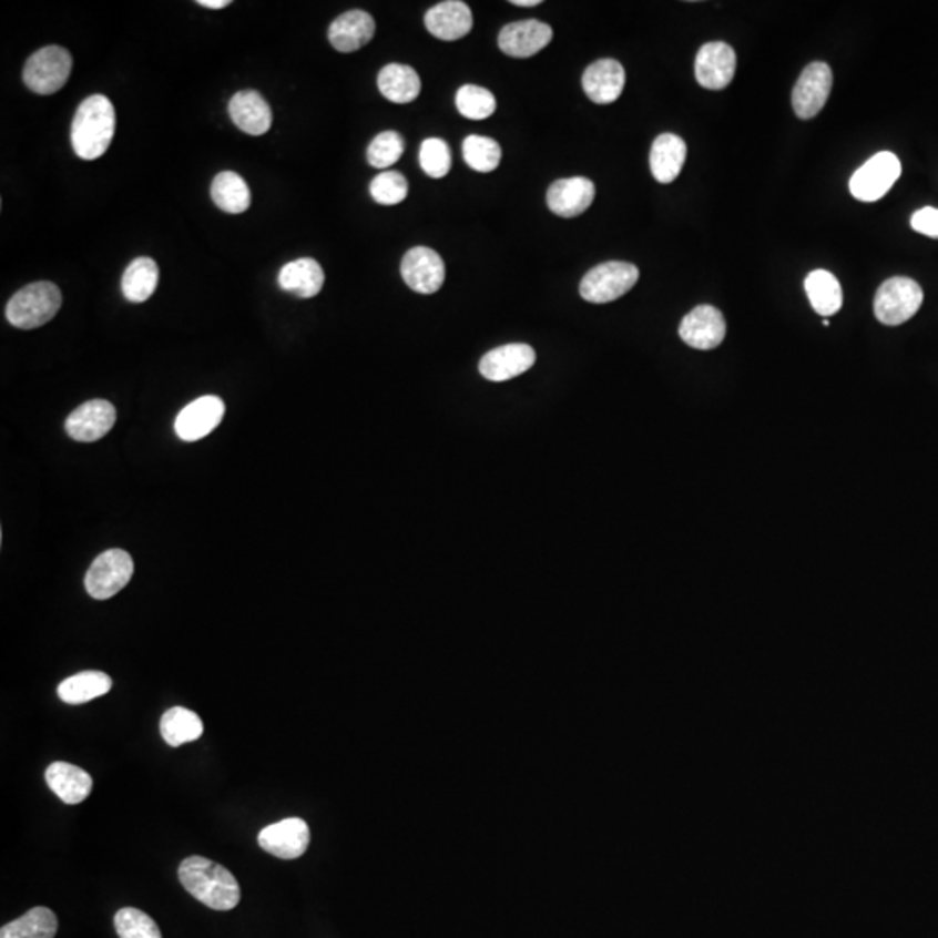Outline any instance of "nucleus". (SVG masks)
Masks as SVG:
<instances>
[{"instance_id":"obj_22","label":"nucleus","mask_w":938,"mask_h":938,"mask_svg":"<svg viewBox=\"0 0 938 938\" xmlns=\"http://www.w3.org/2000/svg\"><path fill=\"white\" fill-rule=\"evenodd\" d=\"M228 112L235 125L251 136H263L272 128V109L257 91H241L235 94L230 100Z\"/></svg>"},{"instance_id":"obj_16","label":"nucleus","mask_w":938,"mask_h":938,"mask_svg":"<svg viewBox=\"0 0 938 938\" xmlns=\"http://www.w3.org/2000/svg\"><path fill=\"white\" fill-rule=\"evenodd\" d=\"M553 41L550 24L538 20L514 21L499 33V48L511 58H530Z\"/></svg>"},{"instance_id":"obj_9","label":"nucleus","mask_w":938,"mask_h":938,"mask_svg":"<svg viewBox=\"0 0 938 938\" xmlns=\"http://www.w3.org/2000/svg\"><path fill=\"white\" fill-rule=\"evenodd\" d=\"M833 89V70L823 61L808 64L794 85L793 109L803 121L814 119L824 109Z\"/></svg>"},{"instance_id":"obj_2","label":"nucleus","mask_w":938,"mask_h":938,"mask_svg":"<svg viewBox=\"0 0 938 938\" xmlns=\"http://www.w3.org/2000/svg\"><path fill=\"white\" fill-rule=\"evenodd\" d=\"M115 134V110L103 94L82 101L72 122L73 152L82 161H96L106 153Z\"/></svg>"},{"instance_id":"obj_6","label":"nucleus","mask_w":938,"mask_h":938,"mask_svg":"<svg viewBox=\"0 0 938 938\" xmlns=\"http://www.w3.org/2000/svg\"><path fill=\"white\" fill-rule=\"evenodd\" d=\"M922 305V290L918 282L894 277L883 282L875 297V315L881 324L900 325L910 320Z\"/></svg>"},{"instance_id":"obj_3","label":"nucleus","mask_w":938,"mask_h":938,"mask_svg":"<svg viewBox=\"0 0 938 938\" xmlns=\"http://www.w3.org/2000/svg\"><path fill=\"white\" fill-rule=\"evenodd\" d=\"M60 289L52 282H35L18 290L6 306V318L17 329H37L60 312Z\"/></svg>"},{"instance_id":"obj_29","label":"nucleus","mask_w":938,"mask_h":938,"mask_svg":"<svg viewBox=\"0 0 938 938\" xmlns=\"http://www.w3.org/2000/svg\"><path fill=\"white\" fill-rule=\"evenodd\" d=\"M159 285V266L152 257H136L125 268L122 277V294L131 303H145Z\"/></svg>"},{"instance_id":"obj_12","label":"nucleus","mask_w":938,"mask_h":938,"mask_svg":"<svg viewBox=\"0 0 938 938\" xmlns=\"http://www.w3.org/2000/svg\"><path fill=\"white\" fill-rule=\"evenodd\" d=\"M225 416V404L220 397L205 395L193 400L177 414L174 429L177 437L185 441H197L213 434Z\"/></svg>"},{"instance_id":"obj_35","label":"nucleus","mask_w":938,"mask_h":938,"mask_svg":"<svg viewBox=\"0 0 938 938\" xmlns=\"http://www.w3.org/2000/svg\"><path fill=\"white\" fill-rule=\"evenodd\" d=\"M115 930L121 938H162L159 925L134 907H124L116 912Z\"/></svg>"},{"instance_id":"obj_27","label":"nucleus","mask_w":938,"mask_h":938,"mask_svg":"<svg viewBox=\"0 0 938 938\" xmlns=\"http://www.w3.org/2000/svg\"><path fill=\"white\" fill-rule=\"evenodd\" d=\"M112 689V677L101 671H82L67 677L58 686V695L67 704H85L101 695L109 694Z\"/></svg>"},{"instance_id":"obj_8","label":"nucleus","mask_w":938,"mask_h":938,"mask_svg":"<svg viewBox=\"0 0 938 938\" xmlns=\"http://www.w3.org/2000/svg\"><path fill=\"white\" fill-rule=\"evenodd\" d=\"M900 173H903V165L895 153H876L852 176V195L860 202L879 201L890 192L895 181L900 177Z\"/></svg>"},{"instance_id":"obj_11","label":"nucleus","mask_w":938,"mask_h":938,"mask_svg":"<svg viewBox=\"0 0 938 938\" xmlns=\"http://www.w3.org/2000/svg\"><path fill=\"white\" fill-rule=\"evenodd\" d=\"M257 842L268 854L282 860H294L308 850L309 827L303 818H284L261 830Z\"/></svg>"},{"instance_id":"obj_14","label":"nucleus","mask_w":938,"mask_h":938,"mask_svg":"<svg viewBox=\"0 0 938 938\" xmlns=\"http://www.w3.org/2000/svg\"><path fill=\"white\" fill-rule=\"evenodd\" d=\"M115 419L116 410L110 401L91 400L77 407L70 414L64 422V429L73 440L91 443L109 434L115 425Z\"/></svg>"},{"instance_id":"obj_17","label":"nucleus","mask_w":938,"mask_h":938,"mask_svg":"<svg viewBox=\"0 0 938 938\" xmlns=\"http://www.w3.org/2000/svg\"><path fill=\"white\" fill-rule=\"evenodd\" d=\"M536 364L532 346L513 343L492 349L480 360V374L492 383L510 381Z\"/></svg>"},{"instance_id":"obj_23","label":"nucleus","mask_w":938,"mask_h":938,"mask_svg":"<svg viewBox=\"0 0 938 938\" xmlns=\"http://www.w3.org/2000/svg\"><path fill=\"white\" fill-rule=\"evenodd\" d=\"M45 782H48L49 789L67 805H79L93 791V777L88 772L82 771L81 766L64 762L49 765L48 771H45Z\"/></svg>"},{"instance_id":"obj_41","label":"nucleus","mask_w":938,"mask_h":938,"mask_svg":"<svg viewBox=\"0 0 938 938\" xmlns=\"http://www.w3.org/2000/svg\"><path fill=\"white\" fill-rule=\"evenodd\" d=\"M511 4L520 6V8H533V6L541 4V0H511Z\"/></svg>"},{"instance_id":"obj_4","label":"nucleus","mask_w":938,"mask_h":938,"mask_svg":"<svg viewBox=\"0 0 938 938\" xmlns=\"http://www.w3.org/2000/svg\"><path fill=\"white\" fill-rule=\"evenodd\" d=\"M638 278H640V272L636 266L624 261H609L585 273L579 293L588 303L605 305L630 293L636 285Z\"/></svg>"},{"instance_id":"obj_7","label":"nucleus","mask_w":938,"mask_h":938,"mask_svg":"<svg viewBox=\"0 0 938 938\" xmlns=\"http://www.w3.org/2000/svg\"><path fill=\"white\" fill-rule=\"evenodd\" d=\"M134 562L124 550L101 553L85 573V590L94 600H109L133 579Z\"/></svg>"},{"instance_id":"obj_32","label":"nucleus","mask_w":938,"mask_h":938,"mask_svg":"<svg viewBox=\"0 0 938 938\" xmlns=\"http://www.w3.org/2000/svg\"><path fill=\"white\" fill-rule=\"evenodd\" d=\"M57 931V915L48 907H33L27 915L4 925L0 938H54Z\"/></svg>"},{"instance_id":"obj_1","label":"nucleus","mask_w":938,"mask_h":938,"mask_svg":"<svg viewBox=\"0 0 938 938\" xmlns=\"http://www.w3.org/2000/svg\"><path fill=\"white\" fill-rule=\"evenodd\" d=\"M177 875L183 888L211 909L232 910L241 903V886L235 876L208 858H185Z\"/></svg>"},{"instance_id":"obj_37","label":"nucleus","mask_w":938,"mask_h":938,"mask_svg":"<svg viewBox=\"0 0 938 938\" xmlns=\"http://www.w3.org/2000/svg\"><path fill=\"white\" fill-rule=\"evenodd\" d=\"M419 162H421L422 171L429 177H435V180L446 177L449 174L450 165H452L449 145L440 137H429V140L422 141Z\"/></svg>"},{"instance_id":"obj_30","label":"nucleus","mask_w":938,"mask_h":938,"mask_svg":"<svg viewBox=\"0 0 938 938\" xmlns=\"http://www.w3.org/2000/svg\"><path fill=\"white\" fill-rule=\"evenodd\" d=\"M214 204L228 214H242L249 208L251 190L241 174L225 171L214 177L211 186Z\"/></svg>"},{"instance_id":"obj_18","label":"nucleus","mask_w":938,"mask_h":938,"mask_svg":"<svg viewBox=\"0 0 938 938\" xmlns=\"http://www.w3.org/2000/svg\"><path fill=\"white\" fill-rule=\"evenodd\" d=\"M425 24L440 41H459L473 29V14L461 0H447L426 12Z\"/></svg>"},{"instance_id":"obj_25","label":"nucleus","mask_w":938,"mask_h":938,"mask_svg":"<svg viewBox=\"0 0 938 938\" xmlns=\"http://www.w3.org/2000/svg\"><path fill=\"white\" fill-rule=\"evenodd\" d=\"M686 145L676 134H661L650 150V169L659 183H673L685 165Z\"/></svg>"},{"instance_id":"obj_34","label":"nucleus","mask_w":938,"mask_h":938,"mask_svg":"<svg viewBox=\"0 0 938 938\" xmlns=\"http://www.w3.org/2000/svg\"><path fill=\"white\" fill-rule=\"evenodd\" d=\"M456 106L466 119L486 121L490 115H493V112L498 109V103H496V98L489 89L468 84L462 85L456 94Z\"/></svg>"},{"instance_id":"obj_19","label":"nucleus","mask_w":938,"mask_h":938,"mask_svg":"<svg viewBox=\"0 0 938 938\" xmlns=\"http://www.w3.org/2000/svg\"><path fill=\"white\" fill-rule=\"evenodd\" d=\"M594 193L593 181L588 177L558 180L548 190V207L560 217L581 216L593 204Z\"/></svg>"},{"instance_id":"obj_5","label":"nucleus","mask_w":938,"mask_h":938,"mask_svg":"<svg viewBox=\"0 0 938 938\" xmlns=\"http://www.w3.org/2000/svg\"><path fill=\"white\" fill-rule=\"evenodd\" d=\"M72 54L60 45L39 49L29 58L23 70L27 88L37 94H54L67 84L72 73Z\"/></svg>"},{"instance_id":"obj_15","label":"nucleus","mask_w":938,"mask_h":938,"mask_svg":"<svg viewBox=\"0 0 938 938\" xmlns=\"http://www.w3.org/2000/svg\"><path fill=\"white\" fill-rule=\"evenodd\" d=\"M725 334L726 324L722 312L710 305L692 309L680 324V337L695 349L718 348Z\"/></svg>"},{"instance_id":"obj_26","label":"nucleus","mask_w":938,"mask_h":938,"mask_svg":"<svg viewBox=\"0 0 938 938\" xmlns=\"http://www.w3.org/2000/svg\"><path fill=\"white\" fill-rule=\"evenodd\" d=\"M377 88L391 103L407 104L421 93V79L409 64L389 63L379 72Z\"/></svg>"},{"instance_id":"obj_24","label":"nucleus","mask_w":938,"mask_h":938,"mask_svg":"<svg viewBox=\"0 0 938 938\" xmlns=\"http://www.w3.org/2000/svg\"><path fill=\"white\" fill-rule=\"evenodd\" d=\"M325 284L322 266L312 257L290 261L278 273V285L285 293L294 294L302 299L317 296Z\"/></svg>"},{"instance_id":"obj_28","label":"nucleus","mask_w":938,"mask_h":938,"mask_svg":"<svg viewBox=\"0 0 938 938\" xmlns=\"http://www.w3.org/2000/svg\"><path fill=\"white\" fill-rule=\"evenodd\" d=\"M805 290L812 308L824 318L833 317L843 306V290L838 278L826 269H815L805 281Z\"/></svg>"},{"instance_id":"obj_31","label":"nucleus","mask_w":938,"mask_h":938,"mask_svg":"<svg viewBox=\"0 0 938 938\" xmlns=\"http://www.w3.org/2000/svg\"><path fill=\"white\" fill-rule=\"evenodd\" d=\"M161 734L171 747H180L186 742L198 741L204 734L201 716L186 707H171L161 720Z\"/></svg>"},{"instance_id":"obj_33","label":"nucleus","mask_w":938,"mask_h":938,"mask_svg":"<svg viewBox=\"0 0 938 938\" xmlns=\"http://www.w3.org/2000/svg\"><path fill=\"white\" fill-rule=\"evenodd\" d=\"M466 164L477 173H492L501 164V146L498 141L486 136H468L462 143Z\"/></svg>"},{"instance_id":"obj_21","label":"nucleus","mask_w":938,"mask_h":938,"mask_svg":"<svg viewBox=\"0 0 938 938\" xmlns=\"http://www.w3.org/2000/svg\"><path fill=\"white\" fill-rule=\"evenodd\" d=\"M374 32H376V23L369 12L355 9L333 21L329 41L336 51L355 52L373 41Z\"/></svg>"},{"instance_id":"obj_39","label":"nucleus","mask_w":938,"mask_h":938,"mask_svg":"<svg viewBox=\"0 0 938 938\" xmlns=\"http://www.w3.org/2000/svg\"><path fill=\"white\" fill-rule=\"evenodd\" d=\"M910 226L915 232L927 235V237L938 238V208L922 207L918 213H915L910 220Z\"/></svg>"},{"instance_id":"obj_10","label":"nucleus","mask_w":938,"mask_h":938,"mask_svg":"<svg viewBox=\"0 0 938 938\" xmlns=\"http://www.w3.org/2000/svg\"><path fill=\"white\" fill-rule=\"evenodd\" d=\"M737 54L725 42H707L695 58V79L702 88L722 91L734 81Z\"/></svg>"},{"instance_id":"obj_38","label":"nucleus","mask_w":938,"mask_h":938,"mask_svg":"<svg viewBox=\"0 0 938 938\" xmlns=\"http://www.w3.org/2000/svg\"><path fill=\"white\" fill-rule=\"evenodd\" d=\"M406 143L400 134L395 131H385V133L377 134L367 149V159L369 164L376 169H386L394 165L395 162L404 155Z\"/></svg>"},{"instance_id":"obj_20","label":"nucleus","mask_w":938,"mask_h":938,"mask_svg":"<svg viewBox=\"0 0 938 938\" xmlns=\"http://www.w3.org/2000/svg\"><path fill=\"white\" fill-rule=\"evenodd\" d=\"M625 85V72L615 60H600L591 63L582 75L585 96L597 104H610L621 98Z\"/></svg>"},{"instance_id":"obj_36","label":"nucleus","mask_w":938,"mask_h":938,"mask_svg":"<svg viewBox=\"0 0 938 938\" xmlns=\"http://www.w3.org/2000/svg\"><path fill=\"white\" fill-rule=\"evenodd\" d=\"M370 195L381 205H397L406 201L409 195V183L404 174L385 171L377 174L370 183Z\"/></svg>"},{"instance_id":"obj_13","label":"nucleus","mask_w":938,"mask_h":938,"mask_svg":"<svg viewBox=\"0 0 938 938\" xmlns=\"http://www.w3.org/2000/svg\"><path fill=\"white\" fill-rule=\"evenodd\" d=\"M401 277L416 293L435 294L446 281V265L434 249L414 247L401 259Z\"/></svg>"},{"instance_id":"obj_40","label":"nucleus","mask_w":938,"mask_h":938,"mask_svg":"<svg viewBox=\"0 0 938 938\" xmlns=\"http://www.w3.org/2000/svg\"><path fill=\"white\" fill-rule=\"evenodd\" d=\"M198 4L207 9H223L228 8L232 2L230 0H198Z\"/></svg>"}]
</instances>
